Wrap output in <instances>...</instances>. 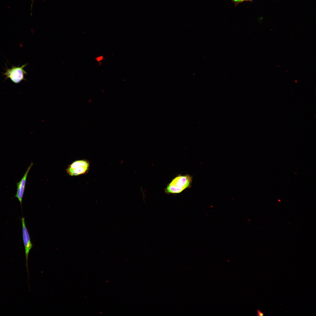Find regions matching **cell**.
Instances as JSON below:
<instances>
[{
    "instance_id": "cell-4",
    "label": "cell",
    "mask_w": 316,
    "mask_h": 316,
    "mask_svg": "<svg viewBox=\"0 0 316 316\" xmlns=\"http://www.w3.org/2000/svg\"><path fill=\"white\" fill-rule=\"evenodd\" d=\"M21 222L22 224L23 238L25 247L26 257V265L27 267V271L29 276L28 264V259L29 253L30 251L32 248V244L31 241L30 235L25 224V218L23 217L21 219Z\"/></svg>"
},
{
    "instance_id": "cell-2",
    "label": "cell",
    "mask_w": 316,
    "mask_h": 316,
    "mask_svg": "<svg viewBox=\"0 0 316 316\" xmlns=\"http://www.w3.org/2000/svg\"><path fill=\"white\" fill-rule=\"evenodd\" d=\"M90 168L89 162L83 159L74 161L68 166L66 171L70 176H77L87 174Z\"/></svg>"
},
{
    "instance_id": "cell-10",
    "label": "cell",
    "mask_w": 316,
    "mask_h": 316,
    "mask_svg": "<svg viewBox=\"0 0 316 316\" xmlns=\"http://www.w3.org/2000/svg\"><path fill=\"white\" fill-rule=\"evenodd\" d=\"M35 0H33V1H35Z\"/></svg>"
},
{
    "instance_id": "cell-7",
    "label": "cell",
    "mask_w": 316,
    "mask_h": 316,
    "mask_svg": "<svg viewBox=\"0 0 316 316\" xmlns=\"http://www.w3.org/2000/svg\"><path fill=\"white\" fill-rule=\"evenodd\" d=\"M248 0H234V1L235 2H242L245 1H248Z\"/></svg>"
},
{
    "instance_id": "cell-1",
    "label": "cell",
    "mask_w": 316,
    "mask_h": 316,
    "mask_svg": "<svg viewBox=\"0 0 316 316\" xmlns=\"http://www.w3.org/2000/svg\"><path fill=\"white\" fill-rule=\"evenodd\" d=\"M193 177L188 174H179L173 178L164 189L167 194L180 193L191 186Z\"/></svg>"
},
{
    "instance_id": "cell-8",
    "label": "cell",
    "mask_w": 316,
    "mask_h": 316,
    "mask_svg": "<svg viewBox=\"0 0 316 316\" xmlns=\"http://www.w3.org/2000/svg\"><path fill=\"white\" fill-rule=\"evenodd\" d=\"M102 57L101 56V57H98L96 59L98 61H99L102 60Z\"/></svg>"
},
{
    "instance_id": "cell-5",
    "label": "cell",
    "mask_w": 316,
    "mask_h": 316,
    "mask_svg": "<svg viewBox=\"0 0 316 316\" xmlns=\"http://www.w3.org/2000/svg\"><path fill=\"white\" fill-rule=\"evenodd\" d=\"M33 165V163L31 162L21 179L16 183L17 187L15 197L17 198L19 200L21 207H22V201L25 190L27 177L29 172Z\"/></svg>"
},
{
    "instance_id": "cell-9",
    "label": "cell",
    "mask_w": 316,
    "mask_h": 316,
    "mask_svg": "<svg viewBox=\"0 0 316 316\" xmlns=\"http://www.w3.org/2000/svg\"><path fill=\"white\" fill-rule=\"evenodd\" d=\"M32 0V2H32V3H33V0Z\"/></svg>"
},
{
    "instance_id": "cell-6",
    "label": "cell",
    "mask_w": 316,
    "mask_h": 316,
    "mask_svg": "<svg viewBox=\"0 0 316 316\" xmlns=\"http://www.w3.org/2000/svg\"><path fill=\"white\" fill-rule=\"evenodd\" d=\"M257 315L258 316H263L264 315V313L262 312L260 310H257Z\"/></svg>"
},
{
    "instance_id": "cell-3",
    "label": "cell",
    "mask_w": 316,
    "mask_h": 316,
    "mask_svg": "<svg viewBox=\"0 0 316 316\" xmlns=\"http://www.w3.org/2000/svg\"><path fill=\"white\" fill-rule=\"evenodd\" d=\"M28 64L26 63L20 67L12 66L9 68L6 66L7 68L4 69L6 71L3 73V75L6 76L5 80L9 78L12 82L16 84L20 83L22 80H26L25 76L28 73L24 68Z\"/></svg>"
}]
</instances>
